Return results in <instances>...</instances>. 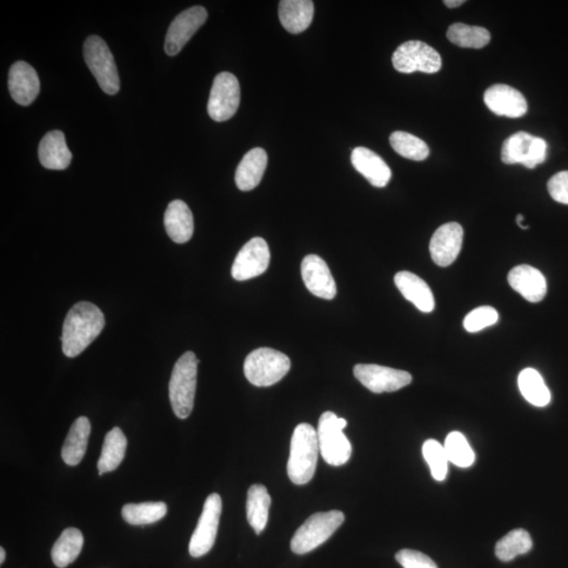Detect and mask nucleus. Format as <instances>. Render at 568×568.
<instances>
[{"label": "nucleus", "mask_w": 568, "mask_h": 568, "mask_svg": "<svg viewBox=\"0 0 568 568\" xmlns=\"http://www.w3.org/2000/svg\"><path fill=\"white\" fill-rule=\"evenodd\" d=\"M105 325L104 313L88 302L71 307L63 326V352L66 357L80 355L103 332Z\"/></svg>", "instance_id": "obj_1"}, {"label": "nucleus", "mask_w": 568, "mask_h": 568, "mask_svg": "<svg viewBox=\"0 0 568 568\" xmlns=\"http://www.w3.org/2000/svg\"><path fill=\"white\" fill-rule=\"evenodd\" d=\"M319 452L316 430L309 424L297 425L293 433L287 463V474L294 484L310 483L316 472Z\"/></svg>", "instance_id": "obj_2"}, {"label": "nucleus", "mask_w": 568, "mask_h": 568, "mask_svg": "<svg viewBox=\"0 0 568 568\" xmlns=\"http://www.w3.org/2000/svg\"><path fill=\"white\" fill-rule=\"evenodd\" d=\"M199 360L189 351L177 360L169 385L173 412L179 419L191 415L195 400Z\"/></svg>", "instance_id": "obj_3"}, {"label": "nucleus", "mask_w": 568, "mask_h": 568, "mask_svg": "<svg viewBox=\"0 0 568 568\" xmlns=\"http://www.w3.org/2000/svg\"><path fill=\"white\" fill-rule=\"evenodd\" d=\"M344 523V513L340 511L312 514L294 534L291 541L292 552L304 554L316 550L329 540Z\"/></svg>", "instance_id": "obj_4"}, {"label": "nucleus", "mask_w": 568, "mask_h": 568, "mask_svg": "<svg viewBox=\"0 0 568 568\" xmlns=\"http://www.w3.org/2000/svg\"><path fill=\"white\" fill-rule=\"evenodd\" d=\"M291 369V360L285 354L262 347L247 355L244 371L253 385L265 387L276 384Z\"/></svg>", "instance_id": "obj_5"}, {"label": "nucleus", "mask_w": 568, "mask_h": 568, "mask_svg": "<svg viewBox=\"0 0 568 568\" xmlns=\"http://www.w3.org/2000/svg\"><path fill=\"white\" fill-rule=\"evenodd\" d=\"M346 420L339 418L333 412H325L318 423L320 453L325 463L333 466L344 465L351 459L352 444L344 435Z\"/></svg>", "instance_id": "obj_6"}, {"label": "nucleus", "mask_w": 568, "mask_h": 568, "mask_svg": "<svg viewBox=\"0 0 568 568\" xmlns=\"http://www.w3.org/2000/svg\"><path fill=\"white\" fill-rule=\"evenodd\" d=\"M86 65L106 95H115L120 89L118 70L108 45L99 36H90L84 45Z\"/></svg>", "instance_id": "obj_7"}, {"label": "nucleus", "mask_w": 568, "mask_h": 568, "mask_svg": "<svg viewBox=\"0 0 568 568\" xmlns=\"http://www.w3.org/2000/svg\"><path fill=\"white\" fill-rule=\"evenodd\" d=\"M392 62L394 68L404 75H411L414 72L433 75L443 66V59L439 53L419 40H410L399 45L393 55Z\"/></svg>", "instance_id": "obj_8"}, {"label": "nucleus", "mask_w": 568, "mask_h": 568, "mask_svg": "<svg viewBox=\"0 0 568 568\" xmlns=\"http://www.w3.org/2000/svg\"><path fill=\"white\" fill-rule=\"evenodd\" d=\"M546 156L545 140L526 132H518L507 138L501 151V159L504 164H520L527 169L536 168L545 162Z\"/></svg>", "instance_id": "obj_9"}, {"label": "nucleus", "mask_w": 568, "mask_h": 568, "mask_svg": "<svg viewBox=\"0 0 568 568\" xmlns=\"http://www.w3.org/2000/svg\"><path fill=\"white\" fill-rule=\"evenodd\" d=\"M222 512V497L218 493H211L205 500L202 516L191 537L189 552L192 557H203L212 550L216 541Z\"/></svg>", "instance_id": "obj_10"}, {"label": "nucleus", "mask_w": 568, "mask_h": 568, "mask_svg": "<svg viewBox=\"0 0 568 568\" xmlns=\"http://www.w3.org/2000/svg\"><path fill=\"white\" fill-rule=\"evenodd\" d=\"M240 105V85L235 75L229 72L218 75L212 85L208 112L217 123L226 122L235 115Z\"/></svg>", "instance_id": "obj_11"}, {"label": "nucleus", "mask_w": 568, "mask_h": 568, "mask_svg": "<svg viewBox=\"0 0 568 568\" xmlns=\"http://www.w3.org/2000/svg\"><path fill=\"white\" fill-rule=\"evenodd\" d=\"M354 376L373 393L396 392L412 383L410 373L377 364H357Z\"/></svg>", "instance_id": "obj_12"}, {"label": "nucleus", "mask_w": 568, "mask_h": 568, "mask_svg": "<svg viewBox=\"0 0 568 568\" xmlns=\"http://www.w3.org/2000/svg\"><path fill=\"white\" fill-rule=\"evenodd\" d=\"M271 253L264 238L255 237L239 251L232 266V276L237 282H245L263 275L269 267Z\"/></svg>", "instance_id": "obj_13"}, {"label": "nucleus", "mask_w": 568, "mask_h": 568, "mask_svg": "<svg viewBox=\"0 0 568 568\" xmlns=\"http://www.w3.org/2000/svg\"><path fill=\"white\" fill-rule=\"evenodd\" d=\"M208 19L204 6L196 5L185 10L173 20L166 33L164 50L169 56H176L189 40Z\"/></svg>", "instance_id": "obj_14"}, {"label": "nucleus", "mask_w": 568, "mask_h": 568, "mask_svg": "<svg viewBox=\"0 0 568 568\" xmlns=\"http://www.w3.org/2000/svg\"><path fill=\"white\" fill-rule=\"evenodd\" d=\"M463 244V226L457 223L441 225L430 244L433 262L443 267L451 265L457 259Z\"/></svg>", "instance_id": "obj_15"}, {"label": "nucleus", "mask_w": 568, "mask_h": 568, "mask_svg": "<svg viewBox=\"0 0 568 568\" xmlns=\"http://www.w3.org/2000/svg\"><path fill=\"white\" fill-rule=\"evenodd\" d=\"M484 103L498 116L519 118L527 112V102L523 93L507 85H494L484 93Z\"/></svg>", "instance_id": "obj_16"}, {"label": "nucleus", "mask_w": 568, "mask_h": 568, "mask_svg": "<svg viewBox=\"0 0 568 568\" xmlns=\"http://www.w3.org/2000/svg\"><path fill=\"white\" fill-rule=\"evenodd\" d=\"M302 275L306 289L313 295L325 300L336 297L335 280L323 258L317 255L306 256L302 264Z\"/></svg>", "instance_id": "obj_17"}, {"label": "nucleus", "mask_w": 568, "mask_h": 568, "mask_svg": "<svg viewBox=\"0 0 568 568\" xmlns=\"http://www.w3.org/2000/svg\"><path fill=\"white\" fill-rule=\"evenodd\" d=\"M8 84L12 98L20 105H30L40 92L36 71L25 62H17L11 66Z\"/></svg>", "instance_id": "obj_18"}, {"label": "nucleus", "mask_w": 568, "mask_h": 568, "mask_svg": "<svg viewBox=\"0 0 568 568\" xmlns=\"http://www.w3.org/2000/svg\"><path fill=\"white\" fill-rule=\"evenodd\" d=\"M510 285L527 302L540 303L546 295L547 284L543 273L531 265H518L509 273Z\"/></svg>", "instance_id": "obj_19"}, {"label": "nucleus", "mask_w": 568, "mask_h": 568, "mask_svg": "<svg viewBox=\"0 0 568 568\" xmlns=\"http://www.w3.org/2000/svg\"><path fill=\"white\" fill-rule=\"evenodd\" d=\"M352 164L367 182L376 188H384L392 178L390 166L378 154L364 146H358L352 152Z\"/></svg>", "instance_id": "obj_20"}, {"label": "nucleus", "mask_w": 568, "mask_h": 568, "mask_svg": "<svg viewBox=\"0 0 568 568\" xmlns=\"http://www.w3.org/2000/svg\"><path fill=\"white\" fill-rule=\"evenodd\" d=\"M40 163L48 170H65L72 162V153L65 143L62 131L46 133L39 144Z\"/></svg>", "instance_id": "obj_21"}, {"label": "nucleus", "mask_w": 568, "mask_h": 568, "mask_svg": "<svg viewBox=\"0 0 568 568\" xmlns=\"http://www.w3.org/2000/svg\"><path fill=\"white\" fill-rule=\"evenodd\" d=\"M394 280L404 298L415 305L419 311L431 313L435 309V298L430 286L423 278L411 272L403 271L397 273Z\"/></svg>", "instance_id": "obj_22"}, {"label": "nucleus", "mask_w": 568, "mask_h": 568, "mask_svg": "<svg viewBox=\"0 0 568 568\" xmlns=\"http://www.w3.org/2000/svg\"><path fill=\"white\" fill-rule=\"evenodd\" d=\"M164 226L169 237L176 244L190 242L194 233L193 214L183 200H174L164 214Z\"/></svg>", "instance_id": "obj_23"}, {"label": "nucleus", "mask_w": 568, "mask_h": 568, "mask_svg": "<svg viewBox=\"0 0 568 568\" xmlns=\"http://www.w3.org/2000/svg\"><path fill=\"white\" fill-rule=\"evenodd\" d=\"M267 166V154L262 148L247 152L240 162L235 174L237 188L249 192L256 188L264 175Z\"/></svg>", "instance_id": "obj_24"}, {"label": "nucleus", "mask_w": 568, "mask_h": 568, "mask_svg": "<svg viewBox=\"0 0 568 568\" xmlns=\"http://www.w3.org/2000/svg\"><path fill=\"white\" fill-rule=\"evenodd\" d=\"M314 3L311 0H283L279 3V19L284 28L299 35L312 24Z\"/></svg>", "instance_id": "obj_25"}, {"label": "nucleus", "mask_w": 568, "mask_h": 568, "mask_svg": "<svg viewBox=\"0 0 568 568\" xmlns=\"http://www.w3.org/2000/svg\"><path fill=\"white\" fill-rule=\"evenodd\" d=\"M90 433L91 424L86 417H79L72 424L62 450V457L66 464L75 466L82 463L88 447Z\"/></svg>", "instance_id": "obj_26"}, {"label": "nucleus", "mask_w": 568, "mask_h": 568, "mask_svg": "<svg viewBox=\"0 0 568 568\" xmlns=\"http://www.w3.org/2000/svg\"><path fill=\"white\" fill-rule=\"evenodd\" d=\"M271 503V496L264 485L254 484L250 487L246 499V517L257 534L265 529Z\"/></svg>", "instance_id": "obj_27"}, {"label": "nucleus", "mask_w": 568, "mask_h": 568, "mask_svg": "<svg viewBox=\"0 0 568 568\" xmlns=\"http://www.w3.org/2000/svg\"><path fill=\"white\" fill-rule=\"evenodd\" d=\"M84 546L83 533L69 527L65 530L53 546L51 556L53 563L59 567L65 568L75 563Z\"/></svg>", "instance_id": "obj_28"}, {"label": "nucleus", "mask_w": 568, "mask_h": 568, "mask_svg": "<svg viewBox=\"0 0 568 568\" xmlns=\"http://www.w3.org/2000/svg\"><path fill=\"white\" fill-rule=\"evenodd\" d=\"M128 440L119 427H114L105 437L102 454L98 460V471L109 473L115 471L125 458Z\"/></svg>", "instance_id": "obj_29"}, {"label": "nucleus", "mask_w": 568, "mask_h": 568, "mask_svg": "<svg viewBox=\"0 0 568 568\" xmlns=\"http://www.w3.org/2000/svg\"><path fill=\"white\" fill-rule=\"evenodd\" d=\"M518 384L521 394L531 404L544 407L551 403V392L538 371L529 367L521 372Z\"/></svg>", "instance_id": "obj_30"}, {"label": "nucleus", "mask_w": 568, "mask_h": 568, "mask_svg": "<svg viewBox=\"0 0 568 568\" xmlns=\"http://www.w3.org/2000/svg\"><path fill=\"white\" fill-rule=\"evenodd\" d=\"M447 38L460 48L483 49L491 42V33L483 26L453 24L446 33Z\"/></svg>", "instance_id": "obj_31"}, {"label": "nucleus", "mask_w": 568, "mask_h": 568, "mask_svg": "<svg viewBox=\"0 0 568 568\" xmlns=\"http://www.w3.org/2000/svg\"><path fill=\"white\" fill-rule=\"evenodd\" d=\"M533 547V540L531 534L525 530L518 529L505 534L501 538L494 553L499 560L503 563H510L520 554L529 553Z\"/></svg>", "instance_id": "obj_32"}, {"label": "nucleus", "mask_w": 568, "mask_h": 568, "mask_svg": "<svg viewBox=\"0 0 568 568\" xmlns=\"http://www.w3.org/2000/svg\"><path fill=\"white\" fill-rule=\"evenodd\" d=\"M168 512L164 503H129L123 507L122 514L132 525H145L162 520Z\"/></svg>", "instance_id": "obj_33"}, {"label": "nucleus", "mask_w": 568, "mask_h": 568, "mask_svg": "<svg viewBox=\"0 0 568 568\" xmlns=\"http://www.w3.org/2000/svg\"><path fill=\"white\" fill-rule=\"evenodd\" d=\"M390 143L394 151L407 159L423 162L430 155V148L423 139L413 134L396 131L390 137Z\"/></svg>", "instance_id": "obj_34"}, {"label": "nucleus", "mask_w": 568, "mask_h": 568, "mask_svg": "<svg viewBox=\"0 0 568 568\" xmlns=\"http://www.w3.org/2000/svg\"><path fill=\"white\" fill-rule=\"evenodd\" d=\"M444 450L450 463L459 467H470L474 463V453L466 438L459 432H453L445 439Z\"/></svg>", "instance_id": "obj_35"}, {"label": "nucleus", "mask_w": 568, "mask_h": 568, "mask_svg": "<svg viewBox=\"0 0 568 568\" xmlns=\"http://www.w3.org/2000/svg\"><path fill=\"white\" fill-rule=\"evenodd\" d=\"M423 452L424 457L430 466L433 478L437 481H443L447 474V463H450L444 446L441 445L437 440L430 439L425 441Z\"/></svg>", "instance_id": "obj_36"}, {"label": "nucleus", "mask_w": 568, "mask_h": 568, "mask_svg": "<svg viewBox=\"0 0 568 568\" xmlns=\"http://www.w3.org/2000/svg\"><path fill=\"white\" fill-rule=\"evenodd\" d=\"M499 314L492 306H480L467 314L464 329L469 333H477L498 323Z\"/></svg>", "instance_id": "obj_37"}, {"label": "nucleus", "mask_w": 568, "mask_h": 568, "mask_svg": "<svg viewBox=\"0 0 568 568\" xmlns=\"http://www.w3.org/2000/svg\"><path fill=\"white\" fill-rule=\"evenodd\" d=\"M396 560L404 568H438L437 564L429 556L413 550L398 552Z\"/></svg>", "instance_id": "obj_38"}, {"label": "nucleus", "mask_w": 568, "mask_h": 568, "mask_svg": "<svg viewBox=\"0 0 568 568\" xmlns=\"http://www.w3.org/2000/svg\"><path fill=\"white\" fill-rule=\"evenodd\" d=\"M547 189L554 202L568 204V171L553 175L547 184Z\"/></svg>", "instance_id": "obj_39"}, {"label": "nucleus", "mask_w": 568, "mask_h": 568, "mask_svg": "<svg viewBox=\"0 0 568 568\" xmlns=\"http://www.w3.org/2000/svg\"><path fill=\"white\" fill-rule=\"evenodd\" d=\"M464 0H446L444 5L449 6V8H458V6L463 5L464 4Z\"/></svg>", "instance_id": "obj_40"}, {"label": "nucleus", "mask_w": 568, "mask_h": 568, "mask_svg": "<svg viewBox=\"0 0 568 568\" xmlns=\"http://www.w3.org/2000/svg\"><path fill=\"white\" fill-rule=\"evenodd\" d=\"M523 215H521V214H519V215L517 216V224L521 227V229L527 230L529 229V226L523 225Z\"/></svg>", "instance_id": "obj_41"}, {"label": "nucleus", "mask_w": 568, "mask_h": 568, "mask_svg": "<svg viewBox=\"0 0 568 568\" xmlns=\"http://www.w3.org/2000/svg\"><path fill=\"white\" fill-rule=\"evenodd\" d=\"M5 552L4 547H2V549H0V564H3L5 563Z\"/></svg>", "instance_id": "obj_42"}]
</instances>
